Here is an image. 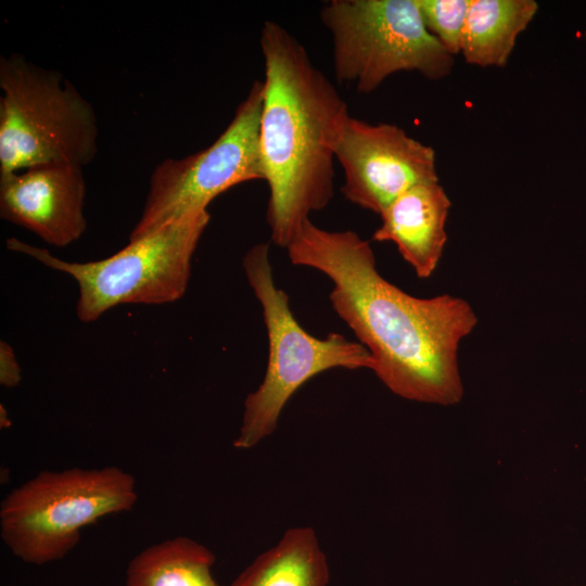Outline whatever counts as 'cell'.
<instances>
[{"label": "cell", "mask_w": 586, "mask_h": 586, "mask_svg": "<svg viewBox=\"0 0 586 586\" xmlns=\"http://www.w3.org/2000/svg\"><path fill=\"white\" fill-rule=\"evenodd\" d=\"M86 181L82 167L50 164L0 175V215L64 247L86 231Z\"/></svg>", "instance_id": "10"}, {"label": "cell", "mask_w": 586, "mask_h": 586, "mask_svg": "<svg viewBox=\"0 0 586 586\" xmlns=\"http://www.w3.org/2000/svg\"><path fill=\"white\" fill-rule=\"evenodd\" d=\"M450 206L438 180L418 183L382 212L372 240L394 243L418 278H430L443 256Z\"/></svg>", "instance_id": "11"}, {"label": "cell", "mask_w": 586, "mask_h": 586, "mask_svg": "<svg viewBox=\"0 0 586 586\" xmlns=\"http://www.w3.org/2000/svg\"><path fill=\"white\" fill-rule=\"evenodd\" d=\"M429 31L454 56L461 51L471 0H417Z\"/></svg>", "instance_id": "15"}, {"label": "cell", "mask_w": 586, "mask_h": 586, "mask_svg": "<svg viewBox=\"0 0 586 586\" xmlns=\"http://www.w3.org/2000/svg\"><path fill=\"white\" fill-rule=\"evenodd\" d=\"M334 155L344 173V198L378 215L409 188L438 180L435 151L394 124L348 115Z\"/></svg>", "instance_id": "9"}, {"label": "cell", "mask_w": 586, "mask_h": 586, "mask_svg": "<svg viewBox=\"0 0 586 586\" xmlns=\"http://www.w3.org/2000/svg\"><path fill=\"white\" fill-rule=\"evenodd\" d=\"M575 586H576V585H575ZM579 586H586V584H584V585H579Z\"/></svg>", "instance_id": "18"}, {"label": "cell", "mask_w": 586, "mask_h": 586, "mask_svg": "<svg viewBox=\"0 0 586 586\" xmlns=\"http://www.w3.org/2000/svg\"><path fill=\"white\" fill-rule=\"evenodd\" d=\"M138 500L135 477L118 467L41 471L0 506L1 539L20 560L42 565L64 558L80 531Z\"/></svg>", "instance_id": "5"}, {"label": "cell", "mask_w": 586, "mask_h": 586, "mask_svg": "<svg viewBox=\"0 0 586 586\" xmlns=\"http://www.w3.org/2000/svg\"><path fill=\"white\" fill-rule=\"evenodd\" d=\"M22 371L11 345L5 341L0 342V384L11 388L20 384Z\"/></svg>", "instance_id": "16"}, {"label": "cell", "mask_w": 586, "mask_h": 586, "mask_svg": "<svg viewBox=\"0 0 586 586\" xmlns=\"http://www.w3.org/2000/svg\"><path fill=\"white\" fill-rule=\"evenodd\" d=\"M243 269L263 309L268 336V362L259 386L244 402L242 424L233 446L249 449L277 428L281 411L294 393L316 374L333 368H373L370 353L340 333L318 339L295 319L286 293L273 280L269 244L253 245Z\"/></svg>", "instance_id": "4"}, {"label": "cell", "mask_w": 586, "mask_h": 586, "mask_svg": "<svg viewBox=\"0 0 586 586\" xmlns=\"http://www.w3.org/2000/svg\"><path fill=\"white\" fill-rule=\"evenodd\" d=\"M263 100L264 82L254 81L229 125L209 146L156 165L129 240L207 212L214 199L237 184L265 180L259 146Z\"/></svg>", "instance_id": "8"}, {"label": "cell", "mask_w": 586, "mask_h": 586, "mask_svg": "<svg viewBox=\"0 0 586 586\" xmlns=\"http://www.w3.org/2000/svg\"><path fill=\"white\" fill-rule=\"evenodd\" d=\"M209 218L208 212L182 218L129 240L106 258L86 263L63 260L16 238H9L5 245L74 278L79 291L77 317L82 322H92L117 305H162L180 300L187 291L192 257Z\"/></svg>", "instance_id": "6"}, {"label": "cell", "mask_w": 586, "mask_h": 586, "mask_svg": "<svg viewBox=\"0 0 586 586\" xmlns=\"http://www.w3.org/2000/svg\"><path fill=\"white\" fill-rule=\"evenodd\" d=\"M0 175L50 164L84 167L98 151L94 110L61 73L0 58Z\"/></svg>", "instance_id": "3"}, {"label": "cell", "mask_w": 586, "mask_h": 586, "mask_svg": "<svg viewBox=\"0 0 586 586\" xmlns=\"http://www.w3.org/2000/svg\"><path fill=\"white\" fill-rule=\"evenodd\" d=\"M320 18L332 37L339 82L371 93L391 75L448 76L454 56L426 28L417 0H331Z\"/></svg>", "instance_id": "7"}, {"label": "cell", "mask_w": 586, "mask_h": 586, "mask_svg": "<svg viewBox=\"0 0 586 586\" xmlns=\"http://www.w3.org/2000/svg\"><path fill=\"white\" fill-rule=\"evenodd\" d=\"M330 570L311 527H293L230 586H328Z\"/></svg>", "instance_id": "13"}, {"label": "cell", "mask_w": 586, "mask_h": 586, "mask_svg": "<svg viewBox=\"0 0 586 586\" xmlns=\"http://www.w3.org/2000/svg\"><path fill=\"white\" fill-rule=\"evenodd\" d=\"M214 564L207 547L177 536L137 553L127 565L125 586H219L212 575Z\"/></svg>", "instance_id": "14"}, {"label": "cell", "mask_w": 586, "mask_h": 586, "mask_svg": "<svg viewBox=\"0 0 586 586\" xmlns=\"http://www.w3.org/2000/svg\"><path fill=\"white\" fill-rule=\"evenodd\" d=\"M0 426L7 429L11 426V420L8 417V412L3 405L0 406Z\"/></svg>", "instance_id": "17"}, {"label": "cell", "mask_w": 586, "mask_h": 586, "mask_svg": "<svg viewBox=\"0 0 586 586\" xmlns=\"http://www.w3.org/2000/svg\"><path fill=\"white\" fill-rule=\"evenodd\" d=\"M286 250L293 265L332 281L334 311L370 353L372 371L392 393L442 406L461 400L458 349L477 324L466 300L404 292L381 276L370 243L352 230L329 231L308 219Z\"/></svg>", "instance_id": "1"}, {"label": "cell", "mask_w": 586, "mask_h": 586, "mask_svg": "<svg viewBox=\"0 0 586 586\" xmlns=\"http://www.w3.org/2000/svg\"><path fill=\"white\" fill-rule=\"evenodd\" d=\"M264 100L259 146L269 188L266 220L271 241L286 249L313 212L333 198L334 148L349 115L330 79L284 27L260 31Z\"/></svg>", "instance_id": "2"}, {"label": "cell", "mask_w": 586, "mask_h": 586, "mask_svg": "<svg viewBox=\"0 0 586 586\" xmlns=\"http://www.w3.org/2000/svg\"><path fill=\"white\" fill-rule=\"evenodd\" d=\"M537 11L534 0H471L461 40L464 61L504 67Z\"/></svg>", "instance_id": "12"}]
</instances>
